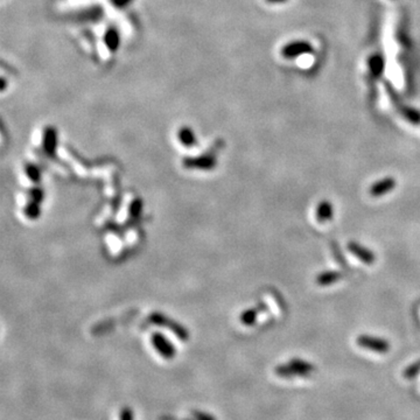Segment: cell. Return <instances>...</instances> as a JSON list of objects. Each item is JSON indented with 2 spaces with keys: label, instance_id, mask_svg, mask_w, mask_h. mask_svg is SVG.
Instances as JSON below:
<instances>
[{
  "label": "cell",
  "instance_id": "obj_1",
  "mask_svg": "<svg viewBox=\"0 0 420 420\" xmlns=\"http://www.w3.org/2000/svg\"><path fill=\"white\" fill-rule=\"evenodd\" d=\"M394 185H396V181L391 177H388V179L381 180L377 182V184L373 185L370 188V194L373 196H379V195H383L385 193L390 192V190L393 189Z\"/></svg>",
  "mask_w": 420,
  "mask_h": 420
},
{
  "label": "cell",
  "instance_id": "obj_2",
  "mask_svg": "<svg viewBox=\"0 0 420 420\" xmlns=\"http://www.w3.org/2000/svg\"><path fill=\"white\" fill-rule=\"evenodd\" d=\"M348 248L351 252H353L355 256H357L361 261H363L364 263H367V264H371V263L375 261V256L369 251V250L364 249L363 247H361V245L356 244V243H350L348 245Z\"/></svg>",
  "mask_w": 420,
  "mask_h": 420
},
{
  "label": "cell",
  "instance_id": "obj_3",
  "mask_svg": "<svg viewBox=\"0 0 420 420\" xmlns=\"http://www.w3.org/2000/svg\"><path fill=\"white\" fill-rule=\"evenodd\" d=\"M358 343L359 345H362L363 347H367V348H371V349H375V350H387L388 349V343L382 341V340H377V338H370V337H366V336H362L358 338Z\"/></svg>",
  "mask_w": 420,
  "mask_h": 420
},
{
  "label": "cell",
  "instance_id": "obj_4",
  "mask_svg": "<svg viewBox=\"0 0 420 420\" xmlns=\"http://www.w3.org/2000/svg\"><path fill=\"white\" fill-rule=\"evenodd\" d=\"M316 217L320 222H325V221H329L333 217V208L329 202H322L320 206L317 207L316 210Z\"/></svg>",
  "mask_w": 420,
  "mask_h": 420
},
{
  "label": "cell",
  "instance_id": "obj_5",
  "mask_svg": "<svg viewBox=\"0 0 420 420\" xmlns=\"http://www.w3.org/2000/svg\"><path fill=\"white\" fill-rule=\"evenodd\" d=\"M340 278L341 274L337 272H325L317 277L316 282L319 283L320 285H329V284H332L334 282H337V279Z\"/></svg>",
  "mask_w": 420,
  "mask_h": 420
},
{
  "label": "cell",
  "instance_id": "obj_6",
  "mask_svg": "<svg viewBox=\"0 0 420 420\" xmlns=\"http://www.w3.org/2000/svg\"><path fill=\"white\" fill-rule=\"evenodd\" d=\"M192 415H193L194 420H216L211 414L202 412V411H198V410L192 411Z\"/></svg>",
  "mask_w": 420,
  "mask_h": 420
},
{
  "label": "cell",
  "instance_id": "obj_7",
  "mask_svg": "<svg viewBox=\"0 0 420 420\" xmlns=\"http://www.w3.org/2000/svg\"><path fill=\"white\" fill-rule=\"evenodd\" d=\"M119 419L121 420H134L132 409H130V407H124V409L121 411Z\"/></svg>",
  "mask_w": 420,
  "mask_h": 420
},
{
  "label": "cell",
  "instance_id": "obj_8",
  "mask_svg": "<svg viewBox=\"0 0 420 420\" xmlns=\"http://www.w3.org/2000/svg\"><path fill=\"white\" fill-rule=\"evenodd\" d=\"M185 420H187V419H185Z\"/></svg>",
  "mask_w": 420,
  "mask_h": 420
}]
</instances>
